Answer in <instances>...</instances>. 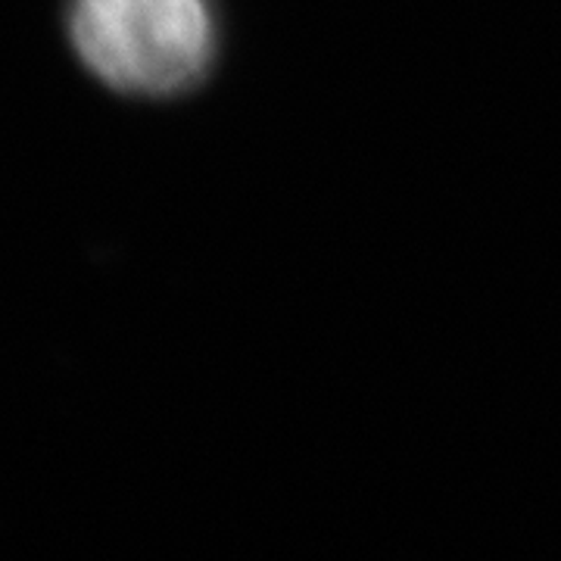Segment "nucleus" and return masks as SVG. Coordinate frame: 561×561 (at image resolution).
<instances>
[{"instance_id":"1","label":"nucleus","mask_w":561,"mask_h":561,"mask_svg":"<svg viewBox=\"0 0 561 561\" xmlns=\"http://www.w3.org/2000/svg\"><path fill=\"white\" fill-rule=\"evenodd\" d=\"M66 25L79 60L135 98L187 91L216 57L209 0H69Z\"/></svg>"}]
</instances>
